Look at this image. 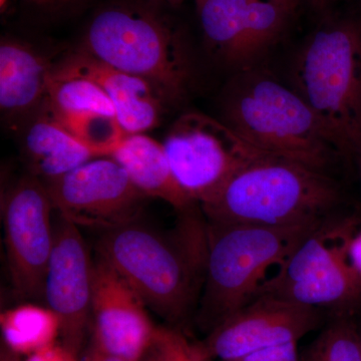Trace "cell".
I'll use <instances>...</instances> for the list:
<instances>
[{
    "label": "cell",
    "instance_id": "6da1fadb",
    "mask_svg": "<svg viewBox=\"0 0 361 361\" xmlns=\"http://www.w3.org/2000/svg\"><path fill=\"white\" fill-rule=\"evenodd\" d=\"M173 233L157 231L139 221L106 230L97 241L103 258L169 322L188 314L203 286L207 255V222L196 206L180 212Z\"/></svg>",
    "mask_w": 361,
    "mask_h": 361
},
{
    "label": "cell",
    "instance_id": "7a4b0ae2",
    "mask_svg": "<svg viewBox=\"0 0 361 361\" xmlns=\"http://www.w3.org/2000/svg\"><path fill=\"white\" fill-rule=\"evenodd\" d=\"M146 0H118L97 9L78 49L147 80L167 104L189 94L194 70L177 25Z\"/></svg>",
    "mask_w": 361,
    "mask_h": 361
},
{
    "label": "cell",
    "instance_id": "3957f363",
    "mask_svg": "<svg viewBox=\"0 0 361 361\" xmlns=\"http://www.w3.org/2000/svg\"><path fill=\"white\" fill-rule=\"evenodd\" d=\"M342 200L341 185L329 173L264 155L201 207L211 223L284 227L331 219Z\"/></svg>",
    "mask_w": 361,
    "mask_h": 361
},
{
    "label": "cell",
    "instance_id": "277c9868",
    "mask_svg": "<svg viewBox=\"0 0 361 361\" xmlns=\"http://www.w3.org/2000/svg\"><path fill=\"white\" fill-rule=\"evenodd\" d=\"M223 122L264 155L329 173L342 158L295 90L261 71H244L223 101Z\"/></svg>",
    "mask_w": 361,
    "mask_h": 361
},
{
    "label": "cell",
    "instance_id": "5b68a950",
    "mask_svg": "<svg viewBox=\"0 0 361 361\" xmlns=\"http://www.w3.org/2000/svg\"><path fill=\"white\" fill-rule=\"evenodd\" d=\"M324 222L265 227L207 221L208 243L197 314L199 324L211 331L251 302L270 267L281 265Z\"/></svg>",
    "mask_w": 361,
    "mask_h": 361
},
{
    "label": "cell",
    "instance_id": "8992f818",
    "mask_svg": "<svg viewBox=\"0 0 361 361\" xmlns=\"http://www.w3.org/2000/svg\"><path fill=\"white\" fill-rule=\"evenodd\" d=\"M294 80L342 157H360V23L342 20L315 32L297 59Z\"/></svg>",
    "mask_w": 361,
    "mask_h": 361
},
{
    "label": "cell",
    "instance_id": "52a82bcc",
    "mask_svg": "<svg viewBox=\"0 0 361 361\" xmlns=\"http://www.w3.org/2000/svg\"><path fill=\"white\" fill-rule=\"evenodd\" d=\"M350 223L336 217L327 220L306 236L279 266L274 276L266 279L257 295L348 316L361 306V275L348 258L351 236L341 244L334 241Z\"/></svg>",
    "mask_w": 361,
    "mask_h": 361
},
{
    "label": "cell",
    "instance_id": "ba28073f",
    "mask_svg": "<svg viewBox=\"0 0 361 361\" xmlns=\"http://www.w3.org/2000/svg\"><path fill=\"white\" fill-rule=\"evenodd\" d=\"M161 144L176 180L200 205L219 193L240 169L264 156L223 121L201 113L180 116Z\"/></svg>",
    "mask_w": 361,
    "mask_h": 361
},
{
    "label": "cell",
    "instance_id": "9c48e42d",
    "mask_svg": "<svg viewBox=\"0 0 361 361\" xmlns=\"http://www.w3.org/2000/svg\"><path fill=\"white\" fill-rule=\"evenodd\" d=\"M54 210L44 183L32 174L18 180L2 198L7 263L20 298H44L54 242Z\"/></svg>",
    "mask_w": 361,
    "mask_h": 361
},
{
    "label": "cell",
    "instance_id": "30bf717a",
    "mask_svg": "<svg viewBox=\"0 0 361 361\" xmlns=\"http://www.w3.org/2000/svg\"><path fill=\"white\" fill-rule=\"evenodd\" d=\"M44 183L59 216L102 232L139 219L148 198L111 157L92 159Z\"/></svg>",
    "mask_w": 361,
    "mask_h": 361
},
{
    "label": "cell",
    "instance_id": "8fae6325",
    "mask_svg": "<svg viewBox=\"0 0 361 361\" xmlns=\"http://www.w3.org/2000/svg\"><path fill=\"white\" fill-rule=\"evenodd\" d=\"M322 311L277 297L259 295L229 316L200 345L193 346L204 360H238L278 344L296 341L319 326Z\"/></svg>",
    "mask_w": 361,
    "mask_h": 361
},
{
    "label": "cell",
    "instance_id": "7c38bea8",
    "mask_svg": "<svg viewBox=\"0 0 361 361\" xmlns=\"http://www.w3.org/2000/svg\"><path fill=\"white\" fill-rule=\"evenodd\" d=\"M94 261L78 226L59 215L44 299L61 323L63 345L78 355L92 315Z\"/></svg>",
    "mask_w": 361,
    "mask_h": 361
},
{
    "label": "cell",
    "instance_id": "4fadbf2b",
    "mask_svg": "<svg viewBox=\"0 0 361 361\" xmlns=\"http://www.w3.org/2000/svg\"><path fill=\"white\" fill-rule=\"evenodd\" d=\"M132 285L103 258L94 260L92 315L94 349L141 361L155 341L157 330Z\"/></svg>",
    "mask_w": 361,
    "mask_h": 361
},
{
    "label": "cell",
    "instance_id": "5bb4252c",
    "mask_svg": "<svg viewBox=\"0 0 361 361\" xmlns=\"http://www.w3.org/2000/svg\"><path fill=\"white\" fill-rule=\"evenodd\" d=\"M204 39L226 63L246 68L281 30L286 11L269 0H195Z\"/></svg>",
    "mask_w": 361,
    "mask_h": 361
},
{
    "label": "cell",
    "instance_id": "9a60e30c",
    "mask_svg": "<svg viewBox=\"0 0 361 361\" xmlns=\"http://www.w3.org/2000/svg\"><path fill=\"white\" fill-rule=\"evenodd\" d=\"M56 68L96 82L115 108L116 118L127 134H144L160 123L167 104L147 80L106 65L75 49Z\"/></svg>",
    "mask_w": 361,
    "mask_h": 361
},
{
    "label": "cell",
    "instance_id": "2e32d148",
    "mask_svg": "<svg viewBox=\"0 0 361 361\" xmlns=\"http://www.w3.org/2000/svg\"><path fill=\"white\" fill-rule=\"evenodd\" d=\"M54 65L28 42L14 37L1 39L0 108L6 118H23L42 108Z\"/></svg>",
    "mask_w": 361,
    "mask_h": 361
},
{
    "label": "cell",
    "instance_id": "e0dca14e",
    "mask_svg": "<svg viewBox=\"0 0 361 361\" xmlns=\"http://www.w3.org/2000/svg\"><path fill=\"white\" fill-rule=\"evenodd\" d=\"M111 158L126 171L133 184L146 197L167 202L178 212L196 206V202L176 180L161 142L145 134H128Z\"/></svg>",
    "mask_w": 361,
    "mask_h": 361
},
{
    "label": "cell",
    "instance_id": "ac0fdd59",
    "mask_svg": "<svg viewBox=\"0 0 361 361\" xmlns=\"http://www.w3.org/2000/svg\"><path fill=\"white\" fill-rule=\"evenodd\" d=\"M39 111L23 141L32 175L44 180L56 179L99 158L59 122L45 102Z\"/></svg>",
    "mask_w": 361,
    "mask_h": 361
},
{
    "label": "cell",
    "instance_id": "d6986e66",
    "mask_svg": "<svg viewBox=\"0 0 361 361\" xmlns=\"http://www.w3.org/2000/svg\"><path fill=\"white\" fill-rule=\"evenodd\" d=\"M2 336L16 355H32L51 345L61 334L59 317L49 307L25 304L4 311L0 316Z\"/></svg>",
    "mask_w": 361,
    "mask_h": 361
},
{
    "label": "cell",
    "instance_id": "ffe728a7",
    "mask_svg": "<svg viewBox=\"0 0 361 361\" xmlns=\"http://www.w3.org/2000/svg\"><path fill=\"white\" fill-rule=\"evenodd\" d=\"M45 103L58 118L87 114L116 116L111 99L96 82L82 75L59 71L56 65L47 85Z\"/></svg>",
    "mask_w": 361,
    "mask_h": 361
},
{
    "label": "cell",
    "instance_id": "44dd1931",
    "mask_svg": "<svg viewBox=\"0 0 361 361\" xmlns=\"http://www.w3.org/2000/svg\"><path fill=\"white\" fill-rule=\"evenodd\" d=\"M301 361H361V331L348 316H336L311 342Z\"/></svg>",
    "mask_w": 361,
    "mask_h": 361
},
{
    "label": "cell",
    "instance_id": "7402d4cb",
    "mask_svg": "<svg viewBox=\"0 0 361 361\" xmlns=\"http://www.w3.org/2000/svg\"><path fill=\"white\" fill-rule=\"evenodd\" d=\"M153 348L156 355L149 361H191L193 348L172 330H157Z\"/></svg>",
    "mask_w": 361,
    "mask_h": 361
},
{
    "label": "cell",
    "instance_id": "603a6c76",
    "mask_svg": "<svg viewBox=\"0 0 361 361\" xmlns=\"http://www.w3.org/2000/svg\"><path fill=\"white\" fill-rule=\"evenodd\" d=\"M85 0H21L32 13L44 18H56L77 11Z\"/></svg>",
    "mask_w": 361,
    "mask_h": 361
},
{
    "label": "cell",
    "instance_id": "cb8c5ba5",
    "mask_svg": "<svg viewBox=\"0 0 361 361\" xmlns=\"http://www.w3.org/2000/svg\"><path fill=\"white\" fill-rule=\"evenodd\" d=\"M297 343L296 341L287 342L259 349L233 361H301Z\"/></svg>",
    "mask_w": 361,
    "mask_h": 361
},
{
    "label": "cell",
    "instance_id": "d4e9b609",
    "mask_svg": "<svg viewBox=\"0 0 361 361\" xmlns=\"http://www.w3.org/2000/svg\"><path fill=\"white\" fill-rule=\"evenodd\" d=\"M77 355L71 353L65 345H51L35 351L26 361H78Z\"/></svg>",
    "mask_w": 361,
    "mask_h": 361
},
{
    "label": "cell",
    "instance_id": "484cf974",
    "mask_svg": "<svg viewBox=\"0 0 361 361\" xmlns=\"http://www.w3.org/2000/svg\"><path fill=\"white\" fill-rule=\"evenodd\" d=\"M348 258L353 267L361 275V232L351 237L348 244Z\"/></svg>",
    "mask_w": 361,
    "mask_h": 361
},
{
    "label": "cell",
    "instance_id": "4316f807",
    "mask_svg": "<svg viewBox=\"0 0 361 361\" xmlns=\"http://www.w3.org/2000/svg\"><path fill=\"white\" fill-rule=\"evenodd\" d=\"M90 361H126L122 358L116 357V356L106 355V353H102V351L94 349L92 350V357Z\"/></svg>",
    "mask_w": 361,
    "mask_h": 361
},
{
    "label": "cell",
    "instance_id": "83f0119b",
    "mask_svg": "<svg viewBox=\"0 0 361 361\" xmlns=\"http://www.w3.org/2000/svg\"><path fill=\"white\" fill-rule=\"evenodd\" d=\"M146 1L163 8V7L179 6L180 4H184L186 0H146Z\"/></svg>",
    "mask_w": 361,
    "mask_h": 361
},
{
    "label": "cell",
    "instance_id": "f1b7e54d",
    "mask_svg": "<svg viewBox=\"0 0 361 361\" xmlns=\"http://www.w3.org/2000/svg\"><path fill=\"white\" fill-rule=\"evenodd\" d=\"M269 1L277 4L278 6L281 7L283 11L288 13L295 6L296 0H269Z\"/></svg>",
    "mask_w": 361,
    "mask_h": 361
},
{
    "label": "cell",
    "instance_id": "f546056e",
    "mask_svg": "<svg viewBox=\"0 0 361 361\" xmlns=\"http://www.w3.org/2000/svg\"><path fill=\"white\" fill-rule=\"evenodd\" d=\"M336 1H337V0H308L310 6L315 7L316 9L325 8V7L329 6L330 4Z\"/></svg>",
    "mask_w": 361,
    "mask_h": 361
},
{
    "label": "cell",
    "instance_id": "4dcf8cb0",
    "mask_svg": "<svg viewBox=\"0 0 361 361\" xmlns=\"http://www.w3.org/2000/svg\"><path fill=\"white\" fill-rule=\"evenodd\" d=\"M0 361H20L18 360V355L13 353V351L9 350L8 348L2 349L1 351V357H0Z\"/></svg>",
    "mask_w": 361,
    "mask_h": 361
},
{
    "label": "cell",
    "instance_id": "1f68e13d",
    "mask_svg": "<svg viewBox=\"0 0 361 361\" xmlns=\"http://www.w3.org/2000/svg\"><path fill=\"white\" fill-rule=\"evenodd\" d=\"M11 0H0V7H1V13H6L7 7H8L9 2Z\"/></svg>",
    "mask_w": 361,
    "mask_h": 361
},
{
    "label": "cell",
    "instance_id": "d6a6232c",
    "mask_svg": "<svg viewBox=\"0 0 361 361\" xmlns=\"http://www.w3.org/2000/svg\"><path fill=\"white\" fill-rule=\"evenodd\" d=\"M192 348H193V346H192ZM191 361H210V360H204V358H201L200 356H198V355H197L196 351L194 350V348H193V355H192Z\"/></svg>",
    "mask_w": 361,
    "mask_h": 361
},
{
    "label": "cell",
    "instance_id": "836d02e7",
    "mask_svg": "<svg viewBox=\"0 0 361 361\" xmlns=\"http://www.w3.org/2000/svg\"><path fill=\"white\" fill-rule=\"evenodd\" d=\"M360 172H361V156H360Z\"/></svg>",
    "mask_w": 361,
    "mask_h": 361
}]
</instances>
